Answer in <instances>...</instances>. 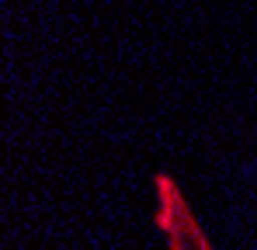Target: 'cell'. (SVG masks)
<instances>
[{
  "instance_id": "1",
  "label": "cell",
  "mask_w": 257,
  "mask_h": 250,
  "mask_svg": "<svg viewBox=\"0 0 257 250\" xmlns=\"http://www.w3.org/2000/svg\"><path fill=\"white\" fill-rule=\"evenodd\" d=\"M157 184V229H164L171 236V250H212L205 243V233L198 229L191 205L184 202V195L177 191L174 177L167 174H157L153 177Z\"/></svg>"
}]
</instances>
